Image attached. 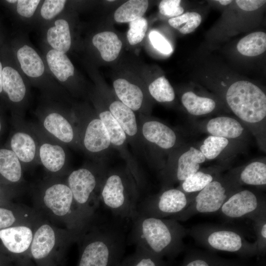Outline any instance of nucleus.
Here are the masks:
<instances>
[{
	"label": "nucleus",
	"instance_id": "a19ab883",
	"mask_svg": "<svg viewBox=\"0 0 266 266\" xmlns=\"http://www.w3.org/2000/svg\"><path fill=\"white\" fill-rule=\"evenodd\" d=\"M149 38L153 46L160 53L168 55L172 52L173 49L170 43L158 32L151 31Z\"/></svg>",
	"mask_w": 266,
	"mask_h": 266
},
{
	"label": "nucleus",
	"instance_id": "423d86ee",
	"mask_svg": "<svg viewBox=\"0 0 266 266\" xmlns=\"http://www.w3.org/2000/svg\"><path fill=\"white\" fill-rule=\"evenodd\" d=\"M79 233L56 226L42 218L34 231L30 256L35 266L65 265L66 252Z\"/></svg>",
	"mask_w": 266,
	"mask_h": 266
},
{
	"label": "nucleus",
	"instance_id": "c9c22d12",
	"mask_svg": "<svg viewBox=\"0 0 266 266\" xmlns=\"http://www.w3.org/2000/svg\"><path fill=\"white\" fill-rule=\"evenodd\" d=\"M148 91L151 97L159 102H170L175 97L173 87L164 77H160L148 86Z\"/></svg>",
	"mask_w": 266,
	"mask_h": 266
},
{
	"label": "nucleus",
	"instance_id": "ea45409f",
	"mask_svg": "<svg viewBox=\"0 0 266 266\" xmlns=\"http://www.w3.org/2000/svg\"><path fill=\"white\" fill-rule=\"evenodd\" d=\"M66 0H46L40 10L41 16L46 20H50L60 13L64 8Z\"/></svg>",
	"mask_w": 266,
	"mask_h": 266
},
{
	"label": "nucleus",
	"instance_id": "aec40b11",
	"mask_svg": "<svg viewBox=\"0 0 266 266\" xmlns=\"http://www.w3.org/2000/svg\"><path fill=\"white\" fill-rule=\"evenodd\" d=\"M38 156L45 169L53 177H61L64 173L66 154L64 148L58 144L44 142L39 145Z\"/></svg>",
	"mask_w": 266,
	"mask_h": 266
},
{
	"label": "nucleus",
	"instance_id": "7ed1b4c3",
	"mask_svg": "<svg viewBox=\"0 0 266 266\" xmlns=\"http://www.w3.org/2000/svg\"><path fill=\"white\" fill-rule=\"evenodd\" d=\"M229 108L254 136L261 150L266 152V95L256 84L246 80L232 83L224 91Z\"/></svg>",
	"mask_w": 266,
	"mask_h": 266
},
{
	"label": "nucleus",
	"instance_id": "8fccbe9b",
	"mask_svg": "<svg viewBox=\"0 0 266 266\" xmlns=\"http://www.w3.org/2000/svg\"><path fill=\"white\" fill-rule=\"evenodd\" d=\"M1 123H0V132L1 131Z\"/></svg>",
	"mask_w": 266,
	"mask_h": 266
},
{
	"label": "nucleus",
	"instance_id": "f704fd0d",
	"mask_svg": "<svg viewBox=\"0 0 266 266\" xmlns=\"http://www.w3.org/2000/svg\"><path fill=\"white\" fill-rule=\"evenodd\" d=\"M118 266H167L164 259L136 248L135 252L122 260Z\"/></svg>",
	"mask_w": 266,
	"mask_h": 266
},
{
	"label": "nucleus",
	"instance_id": "f8f14e48",
	"mask_svg": "<svg viewBox=\"0 0 266 266\" xmlns=\"http://www.w3.org/2000/svg\"><path fill=\"white\" fill-rule=\"evenodd\" d=\"M196 194L185 193L177 187L160 190L138 203L137 215L173 219L188 207Z\"/></svg>",
	"mask_w": 266,
	"mask_h": 266
},
{
	"label": "nucleus",
	"instance_id": "6e6552de",
	"mask_svg": "<svg viewBox=\"0 0 266 266\" xmlns=\"http://www.w3.org/2000/svg\"><path fill=\"white\" fill-rule=\"evenodd\" d=\"M138 121L145 158L160 171L169 153L184 142L178 132L162 120L141 114Z\"/></svg>",
	"mask_w": 266,
	"mask_h": 266
},
{
	"label": "nucleus",
	"instance_id": "3c124183",
	"mask_svg": "<svg viewBox=\"0 0 266 266\" xmlns=\"http://www.w3.org/2000/svg\"><path fill=\"white\" fill-rule=\"evenodd\" d=\"M65 266V265H64V266Z\"/></svg>",
	"mask_w": 266,
	"mask_h": 266
},
{
	"label": "nucleus",
	"instance_id": "1a4fd4ad",
	"mask_svg": "<svg viewBox=\"0 0 266 266\" xmlns=\"http://www.w3.org/2000/svg\"><path fill=\"white\" fill-rule=\"evenodd\" d=\"M187 234L209 250L233 253L246 257L258 255L255 241H248L241 232L233 228L198 224L187 229Z\"/></svg>",
	"mask_w": 266,
	"mask_h": 266
},
{
	"label": "nucleus",
	"instance_id": "c85d7f7f",
	"mask_svg": "<svg viewBox=\"0 0 266 266\" xmlns=\"http://www.w3.org/2000/svg\"><path fill=\"white\" fill-rule=\"evenodd\" d=\"M2 89L9 100L14 102L22 101L26 95V88L19 72L10 66H5L2 71Z\"/></svg>",
	"mask_w": 266,
	"mask_h": 266
},
{
	"label": "nucleus",
	"instance_id": "20e7f679",
	"mask_svg": "<svg viewBox=\"0 0 266 266\" xmlns=\"http://www.w3.org/2000/svg\"><path fill=\"white\" fill-rule=\"evenodd\" d=\"M76 266H118L125 251V236L119 229L93 223L79 235Z\"/></svg>",
	"mask_w": 266,
	"mask_h": 266
},
{
	"label": "nucleus",
	"instance_id": "58836bf2",
	"mask_svg": "<svg viewBox=\"0 0 266 266\" xmlns=\"http://www.w3.org/2000/svg\"><path fill=\"white\" fill-rule=\"evenodd\" d=\"M256 236V243L258 255H264L266 251V213L252 220Z\"/></svg>",
	"mask_w": 266,
	"mask_h": 266
},
{
	"label": "nucleus",
	"instance_id": "473e14b6",
	"mask_svg": "<svg viewBox=\"0 0 266 266\" xmlns=\"http://www.w3.org/2000/svg\"><path fill=\"white\" fill-rule=\"evenodd\" d=\"M236 47L239 53L244 56H258L266 50V34L263 32L251 33L242 38Z\"/></svg>",
	"mask_w": 266,
	"mask_h": 266
},
{
	"label": "nucleus",
	"instance_id": "bb28decb",
	"mask_svg": "<svg viewBox=\"0 0 266 266\" xmlns=\"http://www.w3.org/2000/svg\"><path fill=\"white\" fill-rule=\"evenodd\" d=\"M23 166L11 150L0 149V175L8 182L19 184L23 180Z\"/></svg>",
	"mask_w": 266,
	"mask_h": 266
},
{
	"label": "nucleus",
	"instance_id": "a211bd4d",
	"mask_svg": "<svg viewBox=\"0 0 266 266\" xmlns=\"http://www.w3.org/2000/svg\"><path fill=\"white\" fill-rule=\"evenodd\" d=\"M245 143L209 135L199 144L198 148L207 160L232 158L243 148Z\"/></svg>",
	"mask_w": 266,
	"mask_h": 266
},
{
	"label": "nucleus",
	"instance_id": "b1692460",
	"mask_svg": "<svg viewBox=\"0 0 266 266\" xmlns=\"http://www.w3.org/2000/svg\"><path fill=\"white\" fill-rule=\"evenodd\" d=\"M113 87L116 95L122 103L133 111H142L145 96L140 87L123 78L114 81Z\"/></svg>",
	"mask_w": 266,
	"mask_h": 266
},
{
	"label": "nucleus",
	"instance_id": "4c0bfd02",
	"mask_svg": "<svg viewBox=\"0 0 266 266\" xmlns=\"http://www.w3.org/2000/svg\"><path fill=\"white\" fill-rule=\"evenodd\" d=\"M148 28V23L143 17L137 18L130 22L127 36L131 45H135L143 39Z\"/></svg>",
	"mask_w": 266,
	"mask_h": 266
},
{
	"label": "nucleus",
	"instance_id": "c756f323",
	"mask_svg": "<svg viewBox=\"0 0 266 266\" xmlns=\"http://www.w3.org/2000/svg\"><path fill=\"white\" fill-rule=\"evenodd\" d=\"M47 39L54 50L64 54L67 52L71 43L67 22L63 19L56 20L54 26L50 28L47 31Z\"/></svg>",
	"mask_w": 266,
	"mask_h": 266
},
{
	"label": "nucleus",
	"instance_id": "393cba45",
	"mask_svg": "<svg viewBox=\"0 0 266 266\" xmlns=\"http://www.w3.org/2000/svg\"><path fill=\"white\" fill-rule=\"evenodd\" d=\"M181 266H245V264L221 257L209 251L191 250L185 256Z\"/></svg>",
	"mask_w": 266,
	"mask_h": 266
},
{
	"label": "nucleus",
	"instance_id": "4468645a",
	"mask_svg": "<svg viewBox=\"0 0 266 266\" xmlns=\"http://www.w3.org/2000/svg\"><path fill=\"white\" fill-rule=\"evenodd\" d=\"M42 218L0 230L1 245L9 257L19 266H34L30 249L35 229Z\"/></svg>",
	"mask_w": 266,
	"mask_h": 266
},
{
	"label": "nucleus",
	"instance_id": "2f4dec72",
	"mask_svg": "<svg viewBox=\"0 0 266 266\" xmlns=\"http://www.w3.org/2000/svg\"><path fill=\"white\" fill-rule=\"evenodd\" d=\"M46 59L50 70L60 81H66L74 75V66L65 54L52 49L47 53Z\"/></svg>",
	"mask_w": 266,
	"mask_h": 266
},
{
	"label": "nucleus",
	"instance_id": "39448f33",
	"mask_svg": "<svg viewBox=\"0 0 266 266\" xmlns=\"http://www.w3.org/2000/svg\"><path fill=\"white\" fill-rule=\"evenodd\" d=\"M140 189L125 168L107 170L100 190V201L115 216L134 220L137 215Z\"/></svg>",
	"mask_w": 266,
	"mask_h": 266
},
{
	"label": "nucleus",
	"instance_id": "5701e85b",
	"mask_svg": "<svg viewBox=\"0 0 266 266\" xmlns=\"http://www.w3.org/2000/svg\"><path fill=\"white\" fill-rule=\"evenodd\" d=\"M42 217L33 207L25 204L0 206V230L12 226L36 221Z\"/></svg>",
	"mask_w": 266,
	"mask_h": 266
},
{
	"label": "nucleus",
	"instance_id": "4be33fe9",
	"mask_svg": "<svg viewBox=\"0 0 266 266\" xmlns=\"http://www.w3.org/2000/svg\"><path fill=\"white\" fill-rule=\"evenodd\" d=\"M228 167L224 165L200 168L198 171L179 183L177 188L187 194H196L211 182Z\"/></svg>",
	"mask_w": 266,
	"mask_h": 266
},
{
	"label": "nucleus",
	"instance_id": "dca6fc26",
	"mask_svg": "<svg viewBox=\"0 0 266 266\" xmlns=\"http://www.w3.org/2000/svg\"><path fill=\"white\" fill-rule=\"evenodd\" d=\"M199 131L210 135L245 143L250 133L236 118L220 115L193 123Z\"/></svg>",
	"mask_w": 266,
	"mask_h": 266
},
{
	"label": "nucleus",
	"instance_id": "603ef678",
	"mask_svg": "<svg viewBox=\"0 0 266 266\" xmlns=\"http://www.w3.org/2000/svg\"></svg>",
	"mask_w": 266,
	"mask_h": 266
},
{
	"label": "nucleus",
	"instance_id": "09e8293b",
	"mask_svg": "<svg viewBox=\"0 0 266 266\" xmlns=\"http://www.w3.org/2000/svg\"><path fill=\"white\" fill-rule=\"evenodd\" d=\"M1 197H0V204L1 203Z\"/></svg>",
	"mask_w": 266,
	"mask_h": 266
},
{
	"label": "nucleus",
	"instance_id": "7c9ffc66",
	"mask_svg": "<svg viewBox=\"0 0 266 266\" xmlns=\"http://www.w3.org/2000/svg\"><path fill=\"white\" fill-rule=\"evenodd\" d=\"M17 59L23 72L28 76L38 77L44 71V65L40 56L31 47L25 45L17 53Z\"/></svg>",
	"mask_w": 266,
	"mask_h": 266
},
{
	"label": "nucleus",
	"instance_id": "f257e3e1",
	"mask_svg": "<svg viewBox=\"0 0 266 266\" xmlns=\"http://www.w3.org/2000/svg\"><path fill=\"white\" fill-rule=\"evenodd\" d=\"M133 222L130 240L136 248L163 259L174 258L184 250L187 229L178 221L137 215Z\"/></svg>",
	"mask_w": 266,
	"mask_h": 266
},
{
	"label": "nucleus",
	"instance_id": "e433bc0d",
	"mask_svg": "<svg viewBox=\"0 0 266 266\" xmlns=\"http://www.w3.org/2000/svg\"><path fill=\"white\" fill-rule=\"evenodd\" d=\"M201 22L200 15L195 12H187L168 20L170 26L182 34L193 32L199 27Z\"/></svg>",
	"mask_w": 266,
	"mask_h": 266
},
{
	"label": "nucleus",
	"instance_id": "cd10ccee",
	"mask_svg": "<svg viewBox=\"0 0 266 266\" xmlns=\"http://www.w3.org/2000/svg\"><path fill=\"white\" fill-rule=\"evenodd\" d=\"M93 45L99 51L102 59L106 62L115 60L121 51L122 43L118 36L112 32H103L95 35Z\"/></svg>",
	"mask_w": 266,
	"mask_h": 266
},
{
	"label": "nucleus",
	"instance_id": "79ce46f5",
	"mask_svg": "<svg viewBox=\"0 0 266 266\" xmlns=\"http://www.w3.org/2000/svg\"><path fill=\"white\" fill-rule=\"evenodd\" d=\"M181 1L180 0H162L159 6L160 13L174 17L181 15L184 12V9L180 5Z\"/></svg>",
	"mask_w": 266,
	"mask_h": 266
},
{
	"label": "nucleus",
	"instance_id": "f3484780",
	"mask_svg": "<svg viewBox=\"0 0 266 266\" xmlns=\"http://www.w3.org/2000/svg\"><path fill=\"white\" fill-rule=\"evenodd\" d=\"M42 126L47 133L63 143L80 148L76 120L52 112L44 117Z\"/></svg>",
	"mask_w": 266,
	"mask_h": 266
},
{
	"label": "nucleus",
	"instance_id": "2eb2a0df",
	"mask_svg": "<svg viewBox=\"0 0 266 266\" xmlns=\"http://www.w3.org/2000/svg\"><path fill=\"white\" fill-rule=\"evenodd\" d=\"M218 212L228 219L252 220L266 213V197L258 191L242 187L228 198Z\"/></svg>",
	"mask_w": 266,
	"mask_h": 266
},
{
	"label": "nucleus",
	"instance_id": "a18cd8bd",
	"mask_svg": "<svg viewBox=\"0 0 266 266\" xmlns=\"http://www.w3.org/2000/svg\"><path fill=\"white\" fill-rule=\"evenodd\" d=\"M2 65L0 62V93L2 92Z\"/></svg>",
	"mask_w": 266,
	"mask_h": 266
},
{
	"label": "nucleus",
	"instance_id": "9d476101",
	"mask_svg": "<svg viewBox=\"0 0 266 266\" xmlns=\"http://www.w3.org/2000/svg\"><path fill=\"white\" fill-rule=\"evenodd\" d=\"M242 188L228 172L222 173L197 193L188 207L172 219L185 221L198 214L218 212L228 198Z\"/></svg>",
	"mask_w": 266,
	"mask_h": 266
},
{
	"label": "nucleus",
	"instance_id": "6ab92c4d",
	"mask_svg": "<svg viewBox=\"0 0 266 266\" xmlns=\"http://www.w3.org/2000/svg\"><path fill=\"white\" fill-rule=\"evenodd\" d=\"M228 172L240 186L248 185L265 188L266 186V157L230 170Z\"/></svg>",
	"mask_w": 266,
	"mask_h": 266
},
{
	"label": "nucleus",
	"instance_id": "49530a36",
	"mask_svg": "<svg viewBox=\"0 0 266 266\" xmlns=\"http://www.w3.org/2000/svg\"><path fill=\"white\" fill-rule=\"evenodd\" d=\"M216 1L219 2L223 5H227L230 4L233 1L230 0H217Z\"/></svg>",
	"mask_w": 266,
	"mask_h": 266
},
{
	"label": "nucleus",
	"instance_id": "f03ea898",
	"mask_svg": "<svg viewBox=\"0 0 266 266\" xmlns=\"http://www.w3.org/2000/svg\"><path fill=\"white\" fill-rule=\"evenodd\" d=\"M33 208L52 224L82 233L89 226L82 219L66 180L43 181L33 192Z\"/></svg>",
	"mask_w": 266,
	"mask_h": 266
},
{
	"label": "nucleus",
	"instance_id": "a878e982",
	"mask_svg": "<svg viewBox=\"0 0 266 266\" xmlns=\"http://www.w3.org/2000/svg\"><path fill=\"white\" fill-rule=\"evenodd\" d=\"M181 101L187 112L193 116H202L209 114L217 108V103L213 99L199 96L193 91L184 92Z\"/></svg>",
	"mask_w": 266,
	"mask_h": 266
},
{
	"label": "nucleus",
	"instance_id": "412c9836",
	"mask_svg": "<svg viewBox=\"0 0 266 266\" xmlns=\"http://www.w3.org/2000/svg\"><path fill=\"white\" fill-rule=\"evenodd\" d=\"M37 141L29 133L24 131L16 132L10 140L11 150L15 154L23 165L33 163L38 156Z\"/></svg>",
	"mask_w": 266,
	"mask_h": 266
},
{
	"label": "nucleus",
	"instance_id": "0eeeda50",
	"mask_svg": "<svg viewBox=\"0 0 266 266\" xmlns=\"http://www.w3.org/2000/svg\"><path fill=\"white\" fill-rule=\"evenodd\" d=\"M107 170L105 162H95L72 170L66 180L78 211L87 226L94 223L100 201V187Z\"/></svg>",
	"mask_w": 266,
	"mask_h": 266
},
{
	"label": "nucleus",
	"instance_id": "37998d69",
	"mask_svg": "<svg viewBox=\"0 0 266 266\" xmlns=\"http://www.w3.org/2000/svg\"><path fill=\"white\" fill-rule=\"evenodd\" d=\"M40 1L38 0H18L17 11L21 16L30 18L33 15Z\"/></svg>",
	"mask_w": 266,
	"mask_h": 266
},
{
	"label": "nucleus",
	"instance_id": "c03bdc74",
	"mask_svg": "<svg viewBox=\"0 0 266 266\" xmlns=\"http://www.w3.org/2000/svg\"><path fill=\"white\" fill-rule=\"evenodd\" d=\"M235 2L242 10L251 11L258 9L264 5L265 0H237Z\"/></svg>",
	"mask_w": 266,
	"mask_h": 266
},
{
	"label": "nucleus",
	"instance_id": "de8ad7c7",
	"mask_svg": "<svg viewBox=\"0 0 266 266\" xmlns=\"http://www.w3.org/2000/svg\"><path fill=\"white\" fill-rule=\"evenodd\" d=\"M6 1L10 3H15L16 2H17L18 0H8Z\"/></svg>",
	"mask_w": 266,
	"mask_h": 266
},
{
	"label": "nucleus",
	"instance_id": "9b49d317",
	"mask_svg": "<svg viewBox=\"0 0 266 266\" xmlns=\"http://www.w3.org/2000/svg\"><path fill=\"white\" fill-rule=\"evenodd\" d=\"M206 161L197 144H181L169 153L164 168L159 171L161 190L182 182L198 171Z\"/></svg>",
	"mask_w": 266,
	"mask_h": 266
},
{
	"label": "nucleus",
	"instance_id": "72a5a7b5",
	"mask_svg": "<svg viewBox=\"0 0 266 266\" xmlns=\"http://www.w3.org/2000/svg\"><path fill=\"white\" fill-rule=\"evenodd\" d=\"M146 0H130L119 7L115 11L114 18L119 23L130 22L142 17L148 6Z\"/></svg>",
	"mask_w": 266,
	"mask_h": 266
},
{
	"label": "nucleus",
	"instance_id": "ddd939ff",
	"mask_svg": "<svg viewBox=\"0 0 266 266\" xmlns=\"http://www.w3.org/2000/svg\"><path fill=\"white\" fill-rule=\"evenodd\" d=\"M77 117L80 148L95 159V162H105L112 147L103 123L97 114H84Z\"/></svg>",
	"mask_w": 266,
	"mask_h": 266
}]
</instances>
